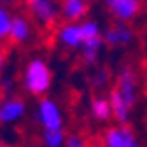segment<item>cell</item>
Instances as JSON below:
<instances>
[{
	"label": "cell",
	"instance_id": "cell-1",
	"mask_svg": "<svg viewBox=\"0 0 147 147\" xmlns=\"http://www.w3.org/2000/svg\"><path fill=\"white\" fill-rule=\"evenodd\" d=\"M27 88L31 94H42L50 84V73L48 67L44 65L42 61H33L27 69Z\"/></svg>",
	"mask_w": 147,
	"mask_h": 147
},
{
	"label": "cell",
	"instance_id": "cell-2",
	"mask_svg": "<svg viewBox=\"0 0 147 147\" xmlns=\"http://www.w3.org/2000/svg\"><path fill=\"white\" fill-rule=\"evenodd\" d=\"M107 147H138L130 128H111L105 136Z\"/></svg>",
	"mask_w": 147,
	"mask_h": 147
},
{
	"label": "cell",
	"instance_id": "cell-3",
	"mask_svg": "<svg viewBox=\"0 0 147 147\" xmlns=\"http://www.w3.org/2000/svg\"><path fill=\"white\" fill-rule=\"evenodd\" d=\"M27 6H29V10H31V13L34 17H38L42 23H46V25L54 23L55 10H54V6H52L50 0H27Z\"/></svg>",
	"mask_w": 147,
	"mask_h": 147
},
{
	"label": "cell",
	"instance_id": "cell-4",
	"mask_svg": "<svg viewBox=\"0 0 147 147\" xmlns=\"http://www.w3.org/2000/svg\"><path fill=\"white\" fill-rule=\"evenodd\" d=\"M107 6L117 17L132 19L140 10V0H107Z\"/></svg>",
	"mask_w": 147,
	"mask_h": 147
},
{
	"label": "cell",
	"instance_id": "cell-5",
	"mask_svg": "<svg viewBox=\"0 0 147 147\" xmlns=\"http://www.w3.org/2000/svg\"><path fill=\"white\" fill-rule=\"evenodd\" d=\"M134 84H136V80H134V73L126 67V69H122V73H120L119 76V94L124 98V101L128 105L134 103V98H136V94H134Z\"/></svg>",
	"mask_w": 147,
	"mask_h": 147
},
{
	"label": "cell",
	"instance_id": "cell-6",
	"mask_svg": "<svg viewBox=\"0 0 147 147\" xmlns=\"http://www.w3.org/2000/svg\"><path fill=\"white\" fill-rule=\"evenodd\" d=\"M40 119H42L46 130H59L61 126V119H59V113L55 109V105L48 99H44L40 103Z\"/></svg>",
	"mask_w": 147,
	"mask_h": 147
},
{
	"label": "cell",
	"instance_id": "cell-7",
	"mask_svg": "<svg viewBox=\"0 0 147 147\" xmlns=\"http://www.w3.org/2000/svg\"><path fill=\"white\" fill-rule=\"evenodd\" d=\"M88 6L84 4V0H65L63 2V11H65V17L71 19V21H76L78 17H82L86 13Z\"/></svg>",
	"mask_w": 147,
	"mask_h": 147
},
{
	"label": "cell",
	"instance_id": "cell-8",
	"mask_svg": "<svg viewBox=\"0 0 147 147\" xmlns=\"http://www.w3.org/2000/svg\"><path fill=\"white\" fill-rule=\"evenodd\" d=\"M23 113V101L19 99H13V101H8L0 107V120L2 122H8V120H13L17 117H21Z\"/></svg>",
	"mask_w": 147,
	"mask_h": 147
},
{
	"label": "cell",
	"instance_id": "cell-9",
	"mask_svg": "<svg viewBox=\"0 0 147 147\" xmlns=\"http://www.w3.org/2000/svg\"><path fill=\"white\" fill-rule=\"evenodd\" d=\"M128 107H130V105L124 101V98L119 94V90H113V94H111V109H113L115 117H117L120 122H124V120H126Z\"/></svg>",
	"mask_w": 147,
	"mask_h": 147
},
{
	"label": "cell",
	"instance_id": "cell-10",
	"mask_svg": "<svg viewBox=\"0 0 147 147\" xmlns=\"http://www.w3.org/2000/svg\"><path fill=\"white\" fill-rule=\"evenodd\" d=\"M130 38V31L128 29H124L122 25H117V27L109 29L107 31V34H105V40L109 44H119V42H126Z\"/></svg>",
	"mask_w": 147,
	"mask_h": 147
},
{
	"label": "cell",
	"instance_id": "cell-11",
	"mask_svg": "<svg viewBox=\"0 0 147 147\" xmlns=\"http://www.w3.org/2000/svg\"><path fill=\"white\" fill-rule=\"evenodd\" d=\"M29 34V29H27V23L23 21V19H13L11 21V29H10V40H13V42H19V40H23V38H27Z\"/></svg>",
	"mask_w": 147,
	"mask_h": 147
},
{
	"label": "cell",
	"instance_id": "cell-12",
	"mask_svg": "<svg viewBox=\"0 0 147 147\" xmlns=\"http://www.w3.org/2000/svg\"><path fill=\"white\" fill-rule=\"evenodd\" d=\"M61 40L69 46H76L78 42H82V34H80V27H75V25H69L61 31Z\"/></svg>",
	"mask_w": 147,
	"mask_h": 147
},
{
	"label": "cell",
	"instance_id": "cell-13",
	"mask_svg": "<svg viewBox=\"0 0 147 147\" xmlns=\"http://www.w3.org/2000/svg\"><path fill=\"white\" fill-rule=\"evenodd\" d=\"M92 111H94V115H96L98 119H107L109 113H111V107H109V103H107L105 99H96L94 105H92Z\"/></svg>",
	"mask_w": 147,
	"mask_h": 147
},
{
	"label": "cell",
	"instance_id": "cell-14",
	"mask_svg": "<svg viewBox=\"0 0 147 147\" xmlns=\"http://www.w3.org/2000/svg\"><path fill=\"white\" fill-rule=\"evenodd\" d=\"M44 140H46V145H48V147H59L63 136H61L59 130H46V136H44Z\"/></svg>",
	"mask_w": 147,
	"mask_h": 147
},
{
	"label": "cell",
	"instance_id": "cell-15",
	"mask_svg": "<svg viewBox=\"0 0 147 147\" xmlns=\"http://www.w3.org/2000/svg\"><path fill=\"white\" fill-rule=\"evenodd\" d=\"M80 34H82V42L92 40V38H98V27L94 23H86V25L80 27Z\"/></svg>",
	"mask_w": 147,
	"mask_h": 147
},
{
	"label": "cell",
	"instance_id": "cell-16",
	"mask_svg": "<svg viewBox=\"0 0 147 147\" xmlns=\"http://www.w3.org/2000/svg\"><path fill=\"white\" fill-rule=\"evenodd\" d=\"M10 29H11V21L8 13L0 8V38L2 36H10Z\"/></svg>",
	"mask_w": 147,
	"mask_h": 147
},
{
	"label": "cell",
	"instance_id": "cell-17",
	"mask_svg": "<svg viewBox=\"0 0 147 147\" xmlns=\"http://www.w3.org/2000/svg\"><path fill=\"white\" fill-rule=\"evenodd\" d=\"M67 145H69V147H86V145H84V143L80 142V140H76V138H71Z\"/></svg>",
	"mask_w": 147,
	"mask_h": 147
},
{
	"label": "cell",
	"instance_id": "cell-18",
	"mask_svg": "<svg viewBox=\"0 0 147 147\" xmlns=\"http://www.w3.org/2000/svg\"><path fill=\"white\" fill-rule=\"evenodd\" d=\"M88 147H103V143H101V140H98V138H96V140H92V142H90V145Z\"/></svg>",
	"mask_w": 147,
	"mask_h": 147
},
{
	"label": "cell",
	"instance_id": "cell-19",
	"mask_svg": "<svg viewBox=\"0 0 147 147\" xmlns=\"http://www.w3.org/2000/svg\"><path fill=\"white\" fill-rule=\"evenodd\" d=\"M0 44H2V42H0Z\"/></svg>",
	"mask_w": 147,
	"mask_h": 147
}]
</instances>
